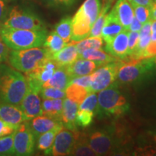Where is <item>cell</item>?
<instances>
[{
    "label": "cell",
    "mask_w": 156,
    "mask_h": 156,
    "mask_svg": "<svg viewBox=\"0 0 156 156\" xmlns=\"http://www.w3.org/2000/svg\"><path fill=\"white\" fill-rule=\"evenodd\" d=\"M28 89L25 75L14 68L0 64V104L9 103L19 106Z\"/></svg>",
    "instance_id": "1"
},
{
    "label": "cell",
    "mask_w": 156,
    "mask_h": 156,
    "mask_svg": "<svg viewBox=\"0 0 156 156\" xmlns=\"http://www.w3.org/2000/svg\"><path fill=\"white\" fill-rule=\"evenodd\" d=\"M0 36L10 50H23L42 47L47 36V30L46 29L23 30L1 27Z\"/></svg>",
    "instance_id": "2"
},
{
    "label": "cell",
    "mask_w": 156,
    "mask_h": 156,
    "mask_svg": "<svg viewBox=\"0 0 156 156\" xmlns=\"http://www.w3.org/2000/svg\"><path fill=\"white\" fill-rule=\"evenodd\" d=\"M116 80L122 84H133L147 77L155 69V57L138 60L126 56L119 59Z\"/></svg>",
    "instance_id": "3"
},
{
    "label": "cell",
    "mask_w": 156,
    "mask_h": 156,
    "mask_svg": "<svg viewBox=\"0 0 156 156\" xmlns=\"http://www.w3.org/2000/svg\"><path fill=\"white\" fill-rule=\"evenodd\" d=\"M48 58H51V54L46 48L36 47L10 50L7 62L17 71L27 74L34 71Z\"/></svg>",
    "instance_id": "4"
},
{
    "label": "cell",
    "mask_w": 156,
    "mask_h": 156,
    "mask_svg": "<svg viewBox=\"0 0 156 156\" xmlns=\"http://www.w3.org/2000/svg\"><path fill=\"white\" fill-rule=\"evenodd\" d=\"M98 113L106 116H120L127 112L129 103L120 90L116 83L99 91L98 93Z\"/></svg>",
    "instance_id": "5"
},
{
    "label": "cell",
    "mask_w": 156,
    "mask_h": 156,
    "mask_svg": "<svg viewBox=\"0 0 156 156\" xmlns=\"http://www.w3.org/2000/svg\"><path fill=\"white\" fill-rule=\"evenodd\" d=\"M1 27L23 30H44L46 25L41 19L30 9L14 6L9 9L8 14Z\"/></svg>",
    "instance_id": "6"
},
{
    "label": "cell",
    "mask_w": 156,
    "mask_h": 156,
    "mask_svg": "<svg viewBox=\"0 0 156 156\" xmlns=\"http://www.w3.org/2000/svg\"><path fill=\"white\" fill-rule=\"evenodd\" d=\"M27 78L28 89L19 106L24 113L27 121L43 114L41 90L42 85L36 80Z\"/></svg>",
    "instance_id": "7"
},
{
    "label": "cell",
    "mask_w": 156,
    "mask_h": 156,
    "mask_svg": "<svg viewBox=\"0 0 156 156\" xmlns=\"http://www.w3.org/2000/svg\"><path fill=\"white\" fill-rule=\"evenodd\" d=\"M36 140L28 121H25L20 124L15 131L13 136L14 155L28 156L33 155Z\"/></svg>",
    "instance_id": "8"
},
{
    "label": "cell",
    "mask_w": 156,
    "mask_h": 156,
    "mask_svg": "<svg viewBox=\"0 0 156 156\" xmlns=\"http://www.w3.org/2000/svg\"><path fill=\"white\" fill-rule=\"evenodd\" d=\"M119 66V60H116L101 66L95 70L91 74L92 83L90 87V93H98L115 83Z\"/></svg>",
    "instance_id": "9"
},
{
    "label": "cell",
    "mask_w": 156,
    "mask_h": 156,
    "mask_svg": "<svg viewBox=\"0 0 156 156\" xmlns=\"http://www.w3.org/2000/svg\"><path fill=\"white\" fill-rule=\"evenodd\" d=\"M78 134L77 131H72L64 126L56 135L55 140L50 151L46 155L54 156L70 155Z\"/></svg>",
    "instance_id": "10"
},
{
    "label": "cell",
    "mask_w": 156,
    "mask_h": 156,
    "mask_svg": "<svg viewBox=\"0 0 156 156\" xmlns=\"http://www.w3.org/2000/svg\"><path fill=\"white\" fill-rule=\"evenodd\" d=\"M86 141L97 155L112 153L116 148V142L112 136L104 131L93 132L89 134Z\"/></svg>",
    "instance_id": "11"
},
{
    "label": "cell",
    "mask_w": 156,
    "mask_h": 156,
    "mask_svg": "<svg viewBox=\"0 0 156 156\" xmlns=\"http://www.w3.org/2000/svg\"><path fill=\"white\" fill-rule=\"evenodd\" d=\"M93 23L80 8L72 18V41L78 42L88 38Z\"/></svg>",
    "instance_id": "12"
},
{
    "label": "cell",
    "mask_w": 156,
    "mask_h": 156,
    "mask_svg": "<svg viewBox=\"0 0 156 156\" xmlns=\"http://www.w3.org/2000/svg\"><path fill=\"white\" fill-rule=\"evenodd\" d=\"M128 34L129 30L124 29L114 38L110 44H106V51L115 58L119 59L128 56Z\"/></svg>",
    "instance_id": "13"
},
{
    "label": "cell",
    "mask_w": 156,
    "mask_h": 156,
    "mask_svg": "<svg viewBox=\"0 0 156 156\" xmlns=\"http://www.w3.org/2000/svg\"><path fill=\"white\" fill-rule=\"evenodd\" d=\"M0 119L9 124L17 126L27 121L20 107L9 103L0 104Z\"/></svg>",
    "instance_id": "14"
},
{
    "label": "cell",
    "mask_w": 156,
    "mask_h": 156,
    "mask_svg": "<svg viewBox=\"0 0 156 156\" xmlns=\"http://www.w3.org/2000/svg\"><path fill=\"white\" fill-rule=\"evenodd\" d=\"M101 66L102 65L98 62L79 58L73 64L65 67V68L70 77L73 78L80 76L90 75Z\"/></svg>",
    "instance_id": "15"
},
{
    "label": "cell",
    "mask_w": 156,
    "mask_h": 156,
    "mask_svg": "<svg viewBox=\"0 0 156 156\" xmlns=\"http://www.w3.org/2000/svg\"><path fill=\"white\" fill-rule=\"evenodd\" d=\"M28 122L36 139H37L41 134H44V132L62 124L61 121L55 119L44 114L34 117V119L29 120Z\"/></svg>",
    "instance_id": "16"
},
{
    "label": "cell",
    "mask_w": 156,
    "mask_h": 156,
    "mask_svg": "<svg viewBox=\"0 0 156 156\" xmlns=\"http://www.w3.org/2000/svg\"><path fill=\"white\" fill-rule=\"evenodd\" d=\"M77 42L71 41L56 53L52 54L51 59L56 62L58 67H67L79 58V53L76 48Z\"/></svg>",
    "instance_id": "17"
},
{
    "label": "cell",
    "mask_w": 156,
    "mask_h": 156,
    "mask_svg": "<svg viewBox=\"0 0 156 156\" xmlns=\"http://www.w3.org/2000/svg\"><path fill=\"white\" fill-rule=\"evenodd\" d=\"M112 12L123 28L128 30L134 17V11L128 0H117L112 8Z\"/></svg>",
    "instance_id": "18"
},
{
    "label": "cell",
    "mask_w": 156,
    "mask_h": 156,
    "mask_svg": "<svg viewBox=\"0 0 156 156\" xmlns=\"http://www.w3.org/2000/svg\"><path fill=\"white\" fill-rule=\"evenodd\" d=\"M123 30H124L123 26L119 22L118 19L115 16L112 10H111L107 14L106 20L103 26L101 38L106 44H108Z\"/></svg>",
    "instance_id": "19"
},
{
    "label": "cell",
    "mask_w": 156,
    "mask_h": 156,
    "mask_svg": "<svg viewBox=\"0 0 156 156\" xmlns=\"http://www.w3.org/2000/svg\"><path fill=\"white\" fill-rule=\"evenodd\" d=\"M79 109V104L69 100L67 98H64L63 108L62 113V122L63 126L72 131H77L76 116Z\"/></svg>",
    "instance_id": "20"
},
{
    "label": "cell",
    "mask_w": 156,
    "mask_h": 156,
    "mask_svg": "<svg viewBox=\"0 0 156 156\" xmlns=\"http://www.w3.org/2000/svg\"><path fill=\"white\" fill-rule=\"evenodd\" d=\"M58 67V65L53 59L48 58L34 71L25 74V77L36 80V81L43 85L45 82L50 79L54 71Z\"/></svg>",
    "instance_id": "21"
},
{
    "label": "cell",
    "mask_w": 156,
    "mask_h": 156,
    "mask_svg": "<svg viewBox=\"0 0 156 156\" xmlns=\"http://www.w3.org/2000/svg\"><path fill=\"white\" fill-rule=\"evenodd\" d=\"M72 78L67 73L65 67H58L48 80L42 85L43 87H54L65 90Z\"/></svg>",
    "instance_id": "22"
},
{
    "label": "cell",
    "mask_w": 156,
    "mask_h": 156,
    "mask_svg": "<svg viewBox=\"0 0 156 156\" xmlns=\"http://www.w3.org/2000/svg\"><path fill=\"white\" fill-rule=\"evenodd\" d=\"M64 99H43V114L62 122V113Z\"/></svg>",
    "instance_id": "23"
},
{
    "label": "cell",
    "mask_w": 156,
    "mask_h": 156,
    "mask_svg": "<svg viewBox=\"0 0 156 156\" xmlns=\"http://www.w3.org/2000/svg\"><path fill=\"white\" fill-rule=\"evenodd\" d=\"M63 127V124H59V125L55 126V127L51 129L44 132V134H41L37 138L36 145L38 150L44 151L45 155H46L50 151L52 145H53L56 135Z\"/></svg>",
    "instance_id": "24"
},
{
    "label": "cell",
    "mask_w": 156,
    "mask_h": 156,
    "mask_svg": "<svg viewBox=\"0 0 156 156\" xmlns=\"http://www.w3.org/2000/svg\"><path fill=\"white\" fill-rule=\"evenodd\" d=\"M79 58H85V59L98 62L101 65H104V64L116 60V58L102 50V48L101 49H87L84 51L80 54Z\"/></svg>",
    "instance_id": "25"
},
{
    "label": "cell",
    "mask_w": 156,
    "mask_h": 156,
    "mask_svg": "<svg viewBox=\"0 0 156 156\" xmlns=\"http://www.w3.org/2000/svg\"><path fill=\"white\" fill-rule=\"evenodd\" d=\"M90 93V91L89 88L75 83L69 84L65 90L66 98L77 103L79 105L85 100V98Z\"/></svg>",
    "instance_id": "26"
},
{
    "label": "cell",
    "mask_w": 156,
    "mask_h": 156,
    "mask_svg": "<svg viewBox=\"0 0 156 156\" xmlns=\"http://www.w3.org/2000/svg\"><path fill=\"white\" fill-rule=\"evenodd\" d=\"M67 45V43L55 31H52L48 35L47 34L43 46L46 48L52 55L61 50Z\"/></svg>",
    "instance_id": "27"
},
{
    "label": "cell",
    "mask_w": 156,
    "mask_h": 156,
    "mask_svg": "<svg viewBox=\"0 0 156 156\" xmlns=\"http://www.w3.org/2000/svg\"><path fill=\"white\" fill-rule=\"evenodd\" d=\"M54 31L67 44L72 41V17H64L56 25Z\"/></svg>",
    "instance_id": "28"
},
{
    "label": "cell",
    "mask_w": 156,
    "mask_h": 156,
    "mask_svg": "<svg viewBox=\"0 0 156 156\" xmlns=\"http://www.w3.org/2000/svg\"><path fill=\"white\" fill-rule=\"evenodd\" d=\"M112 4L103 2V7H101V10L96 20L93 23L92 28H91L90 35V36L94 37H101V32L105 20H106L107 14H108L109 9L112 7Z\"/></svg>",
    "instance_id": "29"
},
{
    "label": "cell",
    "mask_w": 156,
    "mask_h": 156,
    "mask_svg": "<svg viewBox=\"0 0 156 156\" xmlns=\"http://www.w3.org/2000/svg\"><path fill=\"white\" fill-rule=\"evenodd\" d=\"M75 46L80 55L82 52L87 49H101L103 46V38L101 37L90 36L77 42Z\"/></svg>",
    "instance_id": "30"
},
{
    "label": "cell",
    "mask_w": 156,
    "mask_h": 156,
    "mask_svg": "<svg viewBox=\"0 0 156 156\" xmlns=\"http://www.w3.org/2000/svg\"><path fill=\"white\" fill-rule=\"evenodd\" d=\"M13 136L14 133L0 137V156L14 155Z\"/></svg>",
    "instance_id": "31"
},
{
    "label": "cell",
    "mask_w": 156,
    "mask_h": 156,
    "mask_svg": "<svg viewBox=\"0 0 156 156\" xmlns=\"http://www.w3.org/2000/svg\"><path fill=\"white\" fill-rule=\"evenodd\" d=\"M70 155H97V154L90 147L86 140L81 141H76L75 146L72 151Z\"/></svg>",
    "instance_id": "32"
},
{
    "label": "cell",
    "mask_w": 156,
    "mask_h": 156,
    "mask_svg": "<svg viewBox=\"0 0 156 156\" xmlns=\"http://www.w3.org/2000/svg\"><path fill=\"white\" fill-rule=\"evenodd\" d=\"M98 95L96 93H90L79 105V109L87 110L96 114L98 113Z\"/></svg>",
    "instance_id": "33"
},
{
    "label": "cell",
    "mask_w": 156,
    "mask_h": 156,
    "mask_svg": "<svg viewBox=\"0 0 156 156\" xmlns=\"http://www.w3.org/2000/svg\"><path fill=\"white\" fill-rule=\"evenodd\" d=\"M95 114L87 110L78 109L76 116V124L80 127H87L92 124Z\"/></svg>",
    "instance_id": "34"
},
{
    "label": "cell",
    "mask_w": 156,
    "mask_h": 156,
    "mask_svg": "<svg viewBox=\"0 0 156 156\" xmlns=\"http://www.w3.org/2000/svg\"><path fill=\"white\" fill-rule=\"evenodd\" d=\"M41 98L42 99L65 98V90L54 87H43L41 90Z\"/></svg>",
    "instance_id": "35"
},
{
    "label": "cell",
    "mask_w": 156,
    "mask_h": 156,
    "mask_svg": "<svg viewBox=\"0 0 156 156\" xmlns=\"http://www.w3.org/2000/svg\"><path fill=\"white\" fill-rule=\"evenodd\" d=\"M134 11V15L142 25L151 20V11L150 7L142 5H132Z\"/></svg>",
    "instance_id": "36"
},
{
    "label": "cell",
    "mask_w": 156,
    "mask_h": 156,
    "mask_svg": "<svg viewBox=\"0 0 156 156\" xmlns=\"http://www.w3.org/2000/svg\"><path fill=\"white\" fill-rule=\"evenodd\" d=\"M156 56V41H151L144 51L133 56H129L134 59L142 60L145 58L155 57Z\"/></svg>",
    "instance_id": "37"
},
{
    "label": "cell",
    "mask_w": 156,
    "mask_h": 156,
    "mask_svg": "<svg viewBox=\"0 0 156 156\" xmlns=\"http://www.w3.org/2000/svg\"><path fill=\"white\" fill-rule=\"evenodd\" d=\"M139 41V32L129 31L128 34V56H131L135 52Z\"/></svg>",
    "instance_id": "38"
},
{
    "label": "cell",
    "mask_w": 156,
    "mask_h": 156,
    "mask_svg": "<svg viewBox=\"0 0 156 156\" xmlns=\"http://www.w3.org/2000/svg\"><path fill=\"white\" fill-rule=\"evenodd\" d=\"M45 5L51 7H67L73 5L75 0H41Z\"/></svg>",
    "instance_id": "39"
},
{
    "label": "cell",
    "mask_w": 156,
    "mask_h": 156,
    "mask_svg": "<svg viewBox=\"0 0 156 156\" xmlns=\"http://www.w3.org/2000/svg\"><path fill=\"white\" fill-rule=\"evenodd\" d=\"M91 83H92V75H83L80 76V77H75L71 79L70 83H75L77 85H81V86L87 87L89 88L90 87Z\"/></svg>",
    "instance_id": "40"
},
{
    "label": "cell",
    "mask_w": 156,
    "mask_h": 156,
    "mask_svg": "<svg viewBox=\"0 0 156 156\" xmlns=\"http://www.w3.org/2000/svg\"><path fill=\"white\" fill-rule=\"evenodd\" d=\"M17 127L18 126L9 124L0 119V137L14 133Z\"/></svg>",
    "instance_id": "41"
},
{
    "label": "cell",
    "mask_w": 156,
    "mask_h": 156,
    "mask_svg": "<svg viewBox=\"0 0 156 156\" xmlns=\"http://www.w3.org/2000/svg\"><path fill=\"white\" fill-rule=\"evenodd\" d=\"M9 8L8 0H0V27L5 22Z\"/></svg>",
    "instance_id": "42"
},
{
    "label": "cell",
    "mask_w": 156,
    "mask_h": 156,
    "mask_svg": "<svg viewBox=\"0 0 156 156\" xmlns=\"http://www.w3.org/2000/svg\"><path fill=\"white\" fill-rule=\"evenodd\" d=\"M10 49L7 47L2 39L0 37V64H4L5 62L7 61L8 55Z\"/></svg>",
    "instance_id": "43"
},
{
    "label": "cell",
    "mask_w": 156,
    "mask_h": 156,
    "mask_svg": "<svg viewBox=\"0 0 156 156\" xmlns=\"http://www.w3.org/2000/svg\"><path fill=\"white\" fill-rule=\"evenodd\" d=\"M142 27V24L134 16L131 23H130L129 27V31H134V32H140Z\"/></svg>",
    "instance_id": "44"
},
{
    "label": "cell",
    "mask_w": 156,
    "mask_h": 156,
    "mask_svg": "<svg viewBox=\"0 0 156 156\" xmlns=\"http://www.w3.org/2000/svg\"><path fill=\"white\" fill-rule=\"evenodd\" d=\"M131 5H142L145 6V7H151L153 5V0H128Z\"/></svg>",
    "instance_id": "45"
},
{
    "label": "cell",
    "mask_w": 156,
    "mask_h": 156,
    "mask_svg": "<svg viewBox=\"0 0 156 156\" xmlns=\"http://www.w3.org/2000/svg\"><path fill=\"white\" fill-rule=\"evenodd\" d=\"M151 41H156V30L151 32Z\"/></svg>",
    "instance_id": "46"
},
{
    "label": "cell",
    "mask_w": 156,
    "mask_h": 156,
    "mask_svg": "<svg viewBox=\"0 0 156 156\" xmlns=\"http://www.w3.org/2000/svg\"><path fill=\"white\" fill-rule=\"evenodd\" d=\"M114 0H103V2H107V3H111L112 4L113 2H114Z\"/></svg>",
    "instance_id": "47"
},
{
    "label": "cell",
    "mask_w": 156,
    "mask_h": 156,
    "mask_svg": "<svg viewBox=\"0 0 156 156\" xmlns=\"http://www.w3.org/2000/svg\"><path fill=\"white\" fill-rule=\"evenodd\" d=\"M153 140H154V141H155V142L156 143V132H153Z\"/></svg>",
    "instance_id": "48"
},
{
    "label": "cell",
    "mask_w": 156,
    "mask_h": 156,
    "mask_svg": "<svg viewBox=\"0 0 156 156\" xmlns=\"http://www.w3.org/2000/svg\"><path fill=\"white\" fill-rule=\"evenodd\" d=\"M155 69H156V56H155Z\"/></svg>",
    "instance_id": "49"
},
{
    "label": "cell",
    "mask_w": 156,
    "mask_h": 156,
    "mask_svg": "<svg viewBox=\"0 0 156 156\" xmlns=\"http://www.w3.org/2000/svg\"><path fill=\"white\" fill-rule=\"evenodd\" d=\"M153 2H155V3H156V0H153Z\"/></svg>",
    "instance_id": "50"
},
{
    "label": "cell",
    "mask_w": 156,
    "mask_h": 156,
    "mask_svg": "<svg viewBox=\"0 0 156 156\" xmlns=\"http://www.w3.org/2000/svg\"><path fill=\"white\" fill-rule=\"evenodd\" d=\"M9 2H10V1H14V0H8Z\"/></svg>",
    "instance_id": "51"
},
{
    "label": "cell",
    "mask_w": 156,
    "mask_h": 156,
    "mask_svg": "<svg viewBox=\"0 0 156 156\" xmlns=\"http://www.w3.org/2000/svg\"><path fill=\"white\" fill-rule=\"evenodd\" d=\"M0 28H1V27H0ZM0 37H1V36H0Z\"/></svg>",
    "instance_id": "52"
},
{
    "label": "cell",
    "mask_w": 156,
    "mask_h": 156,
    "mask_svg": "<svg viewBox=\"0 0 156 156\" xmlns=\"http://www.w3.org/2000/svg\"><path fill=\"white\" fill-rule=\"evenodd\" d=\"M155 20H156V19H155Z\"/></svg>",
    "instance_id": "53"
}]
</instances>
